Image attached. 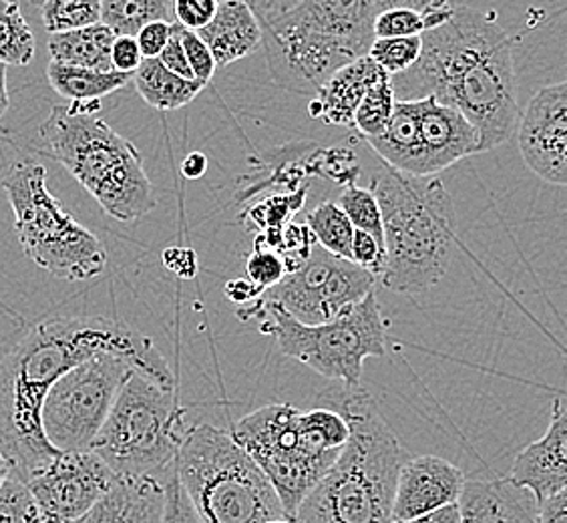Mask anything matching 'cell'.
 Returning a JSON list of instances; mask_svg holds the SVG:
<instances>
[{"label":"cell","instance_id":"7a4b0ae2","mask_svg":"<svg viewBox=\"0 0 567 523\" xmlns=\"http://www.w3.org/2000/svg\"><path fill=\"white\" fill-rule=\"evenodd\" d=\"M391 83L396 101L433 98L461 113L480 153L507 142L519 120L513 43L495 12L453 4L447 22L421 34L415 65Z\"/></svg>","mask_w":567,"mask_h":523},{"label":"cell","instance_id":"7dc6e473","mask_svg":"<svg viewBox=\"0 0 567 523\" xmlns=\"http://www.w3.org/2000/svg\"><path fill=\"white\" fill-rule=\"evenodd\" d=\"M539 523H567V493H557L556 498L539 505Z\"/></svg>","mask_w":567,"mask_h":523},{"label":"cell","instance_id":"ab89813d","mask_svg":"<svg viewBox=\"0 0 567 523\" xmlns=\"http://www.w3.org/2000/svg\"><path fill=\"white\" fill-rule=\"evenodd\" d=\"M162 523H202L196 510L187 500L186 491L175 478V471L165 481V503Z\"/></svg>","mask_w":567,"mask_h":523},{"label":"cell","instance_id":"d6986e66","mask_svg":"<svg viewBox=\"0 0 567 523\" xmlns=\"http://www.w3.org/2000/svg\"><path fill=\"white\" fill-rule=\"evenodd\" d=\"M461 523H539V505L507 480L465 483L457 502Z\"/></svg>","mask_w":567,"mask_h":523},{"label":"cell","instance_id":"681fc988","mask_svg":"<svg viewBox=\"0 0 567 523\" xmlns=\"http://www.w3.org/2000/svg\"><path fill=\"white\" fill-rule=\"evenodd\" d=\"M393 523H461V515H458L457 505H449V507H443L439 512L426 513V515H421V517Z\"/></svg>","mask_w":567,"mask_h":523},{"label":"cell","instance_id":"bcb514c9","mask_svg":"<svg viewBox=\"0 0 567 523\" xmlns=\"http://www.w3.org/2000/svg\"><path fill=\"white\" fill-rule=\"evenodd\" d=\"M224 295L228 300H231L234 305L246 306L258 300L264 295L262 290L258 286H254L250 280L246 278H236V280H229L224 288Z\"/></svg>","mask_w":567,"mask_h":523},{"label":"cell","instance_id":"d590c367","mask_svg":"<svg viewBox=\"0 0 567 523\" xmlns=\"http://www.w3.org/2000/svg\"><path fill=\"white\" fill-rule=\"evenodd\" d=\"M174 27L175 33L179 37L182 49H184V53H186L187 65L192 69L194 81L199 83L202 88H206L209 81H212L214 73H216V69H218L214 57H212L208 47L204 44V41H202L196 33L182 29L177 22H175Z\"/></svg>","mask_w":567,"mask_h":523},{"label":"cell","instance_id":"f5cc1de1","mask_svg":"<svg viewBox=\"0 0 567 523\" xmlns=\"http://www.w3.org/2000/svg\"><path fill=\"white\" fill-rule=\"evenodd\" d=\"M266 523H296L295 520H290V517H278V520H270V522Z\"/></svg>","mask_w":567,"mask_h":523},{"label":"cell","instance_id":"836d02e7","mask_svg":"<svg viewBox=\"0 0 567 523\" xmlns=\"http://www.w3.org/2000/svg\"><path fill=\"white\" fill-rule=\"evenodd\" d=\"M421 55V37L404 39H374L369 59L389 76H396L415 65Z\"/></svg>","mask_w":567,"mask_h":523},{"label":"cell","instance_id":"e575fe53","mask_svg":"<svg viewBox=\"0 0 567 523\" xmlns=\"http://www.w3.org/2000/svg\"><path fill=\"white\" fill-rule=\"evenodd\" d=\"M0 523H43L31 491L12 473L0 485Z\"/></svg>","mask_w":567,"mask_h":523},{"label":"cell","instance_id":"603a6c76","mask_svg":"<svg viewBox=\"0 0 567 523\" xmlns=\"http://www.w3.org/2000/svg\"><path fill=\"white\" fill-rule=\"evenodd\" d=\"M115 41V33L105 24H93L71 33L51 34L49 39V53L51 61L61 65L81 66L91 71L110 73L111 47Z\"/></svg>","mask_w":567,"mask_h":523},{"label":"cell","instance_id":"8992f818","mask_svg":"<svg viewBox=\"0 0 567 523\" xmlns=\"http://www.w3.org/2000/svg\"><path fill=\"white\" fill-rule=\"evenodd\" d=\"M229 435L260 468L292 520L337 463L349 441V425L328 407L300 411L295 404L272 403L241 417Z\"/></svg>","mask_w":567,"mask_h":523},{"label":"cell","instance_id":"c3c4849f","mask_svg":"<svg viewBox=\"0 0 567 523\" xmlns=\"http://www.w3.org/2000/svg\"><path fill=\"white\" fill-rule=\"evenodd\" d=\"M208 172V157L202 152L187 153L186 160L182 162V175L186 180H199Z\"/></svg>","mask_w":567,"mask_h":523},{"label":"cell","instance_id":"5b68a950","mask_svg":"<svg viewBox=\"0 0 567 523\" xmlns=\"http://www.w3.org/2000/svg\"><path fill=\"white\" fill-rule=\"evenodd\" d=\"M369 189L381 207L382 286L399 295L431 290L445 278L457 238L447 187L439 175L415 177L381 162Z\"/></svg>","mask_w":567,"mask_h":523},{"label":"cell","instance_id":"484cf974","mask_svg":"<svg viewBox=\"0 0 567 523\" xmlns=\"http://www.w3.org/2000/svg\"><path fill=\"white\" fill-rule=\"evenodd\" d=\"M150 22L174 24V0H103L101 24L115 37H137Z\"/></svg>","mask_w":567,"mask_h":523},{"label":"cell","instance_id":"e0dca14e","mask_svg":"<svg viewBox=\"0 0 567 523\" xmlns=\"http://www.w3.org/2000/svg\"><path fill=\"white\" fill-rule=\"evenodd\" d=\"M467 478L439 455L404 459L394 488L393 522H404L457 505Z\"/></svg>","mask_w":567,"mask_h":523},{"label":"cell","instance_id":"cb8c5ba5","mask_svg":"<svg viewBox=\"0 0 567 523\" xmlns=\"http://www.w3.org/2000/svg\"><path fill=\"white\" fill-rule=\"evenodd\" d=\"M132 81L143 101L157 111L182 110L204 89L196 81H186L169 73L157 59H143Z\"/></svg>","mask_w":567,"mask_h":523},{"label":"cell","instance_id":"1f68e13d","mask_svg":"<svg viewBox=\"0 0 567 523\" xmlns=\"http://www.w3.org/2000/svg\"><path fill=\"white\" fill-rule=\"evenodd\" d=\"M337 206L342 209L352 228L369 234L382 244L381 207L369 187H344Z\"/></svg>","mask_w":567,"mask_h":523},{"label":"cell","instance_id":"f35d334b","mask_svg":"<svg viewBox=\"0 0 567 523\" xmlns=\"http://www.w3.org/2000/svg\"><path fill=\"white\" fill-rule=\"evenodd\" d=\"M350 262L357 264L362 270L371 273L379 280L384 268V246L369 234L354 229L352 246H350Z\"/></svg>","mask_w":567,"mask_h":523},{"label":"cell","instance_id":"7402d4cb","mask_svg":"<svg viewBox=\"0 0 567 523\" xmlns=\"http://www.w3.org/2000/svg\"><path fill=\"white\" fill-rule=\"evenodd\" d=\"M216 61V66H228L251 55L262 44V31L248 2L221 0L206 29L196 33Z\"/></svg>","mask_w":567,"mask_h":523},{"label":"cell","instance_id":"6da1fadb","mask_svg":"<svg viewBox=\"0 0 567 523\" xmlns=\"http://www.w3.org/2000/svg\"><path fill=\"white\" fill-rule=\"evenodd\" d=\"M111 352L145 379L175 389V377L150 337L105 317L39 320L0 360V453L22 483L59 455L43 433L44 397L76 365Z\"/></svg>","mask_w":567,"mask_h":523},{"label":"cell","instance_id":"ac0fdd59","mask_svg":"<svg viewBox=\"0 0 567 523\" xmlns=\"http://www.w3.org/2000/svg\"><path fill=\"white\" fill-rule=\"evenodd\" d=\"M505 480L513 488L529 493L537 505L566 491L567 411L564 394H559L554 403L544 437L517 453Z\"/></svg>","mask_w":567,"mask_h":523},{"label":"cell","instance_id":"44dd1931","mask_svg":"<svg viewBox=\"0 0 567 523\" xmlns=\"http://www.w3.org/2000/svg\"><path fill=\"white\" fill-rule=\"evenodd\" d=\"M381 75H384V71L381 66L374 65L369 57H362L359 61L342 66L318 89L317 95L310 101V117L324 121L328 125L352 130L360 101Z\"/></svg>","mask_w":567,"mask_h":523},{"label":"cell","instance_id":"60d3db41","mask_svg":"<svg viewBox=\"0 0 567 523\" xmlns=\"http://www.w3.org/2000/svg\"><path fill=\"white\" fill-rule=\"evenodd\" d=\"M216 7V0H174L175 22L186 31L199 33L214 19Z\"/></svg>","mask_w":567,"mask_h":523},{"label":"cell","instance_id":"3957f363","mask_svg":"<svg viewBox=\"0 0 567 523\" xmlns=\"http://www.w3.org/2000/svg\"><path fill=\"white\" fill-rule=\"evenodd\" d=\"M394 0L248 2L278 88L312 98L342 66L369 55L377 17Z\"/></svg>","mask_w":567,"mask_h":523},{"label":"cell","instance_id":"9c48e42d","mask_svg":"<svg viewBox=\"0 0 567 523\" xmlns=\"http://www.w3.org/2000/svg\"><path fill=\"white\" fill-rule=\"evenodd\" d=\"M0 184L9 197L14 232L27 258L69 283H83L105 273L107 250L103 242L51 194L43 164L33 160L14 162Z\"/></svg>","mask_w":567,"mask_h":523},{"label":"cell","instance_id":"7c38bea8","mask_svg":"<svg viewBox=\"0 0 567 523\" xmlns=\"http://www.w3.org/2000/svg\"><path fill=\"white\" fill-rule=\"evenodd\" d=\"M367 143L382 164L415 177H433L480 153L477 131L433 98L396 101L386 130Z\"/></svg>","mask_w":567,"mask_h":523},{"label":"cell","instance_id":"8d00e7d4","mask_svg":"<svg viewBox=\"0 0 567 523\" xmlns=\"http://www.w3.org/2000/svg\"><path fill=\"white\" fill-rule=\"evenodd\" d=\"M312 248H315V238L310 229L306 228V224H298V222L286 224L282 228L280 250H278L282 256L286 274L298 270L310 258Z\"/></svg>","mask_w":567,"mask_h":523},{"label":"cell","instance_id":"f546056e","mask_svg":"<svg viewBox=\"0 0 567 523\" xmlns=\"http://www.w3.org/2000/svg\"><path fill=\"white\" fill-rule=\"evenodd\" d=\"M41 19L47 33L79 31L101 22L99 0H47L41 4Z\"/></svg>","mask_w":567,"mask_h":523},{"label":"cell","instance_id":"8fae6325","mask_svg":"<svg viewBox=\"0 0 567 523\" xmlns=\"http://www.w3.org/2000/svg\"><path fill=\"white\" fill-rule=\"evenodd\" d=\"M186 409L175 389L133 372L121 387L91 449L117 478L167 480L186 435Z\"/></svg>","mask_w":567,"mask_h":523},{"label":"cell","instance_id":"f907efd6","mask_svg":"<svg viewBox=\"0 0 567 523\" xmlns=\"http://www.w3.org/2000/svg\"><path fill=\"white\" fill-rule=\"evenodd\" d=\"M11 105V98H9V89H7V66L0 65V120L7 113Z\"/></svg>","mask_w":567,"mask_h":523},{"label":"cell","instance_id":"b9f144b4","mask_svg":"<svg viewBox=\"0 0 567 523\" xmlns=\"http://www.w3.org/2000/svg\"><path fill=\"white\" fill-rule=\"evenodd\" d=\"M142 51L133 37H115L111 47V69L115 73L133 75L142 65Z\"/></svg>","mask_w":567,"mask_h":523},{"label":"cell","instance_id":"83f0119b","mask_svg":"<svg viewBox=\"0 0 567 523\" xmlns=\"http://www.w3.org/2000/svg\"><path fill=\"white\" fill-rule=\"evenodd\" d=\"M34 51L37 41L19 2L0 0V65H31Z\"/></svg>","mask_w":567,"mask_h":523},{"label":"cell","instance_id":"5bb4252c","mask_svg":"<svg viewBox=\"0 0 567 523\" xmlns=\"http://www.w3.org/2000/svg\"><path fill=\"white\" fill-rule=\"evenodd\" d=\"M377 278L350 260H342L315 244L310 258L266 290L260 300L282 308L288 317L317 327L359 305L374 290Z\"/></svg>","mask_w":567,"mask_h":523},{"label":"cell","instance_id":"4dcf8cb0","mask_svg":"<svg viewBox=\"0 0 567 523\" xmlns=\"http://www.w3.org/2000/svg\"><path fill=\"white\" fill-rule=\"evenodd\" d=\"M308 187H300L292 194H270L246 212V219L260 232L282 229L286 224L295 222V216L305 207Z\"/></svg>","mask_w":567,"mask_h":523},{"label":"cell","instance_id":"30bf717a","mask_svg":"<svg viewBox=\"0 0 567 523\" xmlns=\"http://www.w3.org/2000/svg\"><path fill=\"white\" fill-rule=\"evenodd\" d=\"M238 318L241 322H258L260 332L272 337L286 357L300 360L312 371L344 387H360L364 360L384 357L386 352V322L374 290L359 305L317 327L298 322L282 308L260 298L240 306Z\"/></svg>","mask_w":567,"mask_h":523},{"label":"cell","instance_id":"d6a6232c","mask_svg":"<svg viewBox=\"0 0 567 523\" xmlns=\"http://www.w3.org/2000/svg\"><path fill=\"white\" fill-rule=\"evenodd\" d=\"M423 2H404L394 0L393 7L382 11L372 33L374 39H404V37H421L425 33V19L421 14Z\"/></svg>","mask_w":567,"mask_h":523},{"label":"cell","instance_id":"7bdbcfd3","mask_svg":"<svg viewBox=\"0 0 567 523\" xmlns=\"http://www.w3.org/2000/svg\"><path fill=\"white\" fill-rule=\"evenodd\" d=\"M172 37V24L167 22H150L143 27L142 31L135 37L137 47L142 51L143 59H157L162 55L165 44Z\"/></svg>","mask_w":567,"mask_h":523},{"label":"cell","instance_id":"9a60e30c","mask_svg":"<svg viewBox=\"0 0 567 523\" xmlns=\"http://www.w3.org/2000/svg\"><path fill=\"white\" fill-rule=\"evenodd\" d=\"M117 475L93 451L59 453L24 481L43 523H73L97 505Z\"/></svg>","mask_w":567,"mask_h":523},{"label":"cell","instance_id":"f1b7e54d","mask_svg":"<svg viewBox=\"0 0 567 523\" xmlns=\"http://www.w3.org/2000/svg\"><path fill=\"white\" fill-rule=\"evenodd\" d=\"M394 103L396 99H394L393 83H391V76L384 73L372 83L367 95L360 101L359 110L354 113L352 130L359 131L364 142L379 137L391 121Z\"/></svg>","mask_w":567,"mask_h":523},{"label":"cell","instance_id":"277c9868","mask_svg":"<svg viewBox=\"0 0 567 523\" xmlns=\"http://www.w3.org/2000/svg\"><path fill=\"white\" fill-rule=\"evenodd\" d=\"M347 421L349 441L337 463L296 510V523H393L394 488L403 448L362 384L324 394Z\"/></svg>","mask_w":567,"mask_h":523},{"label":"cell","instance_id":"816d5d0a","mask_svg":"<svg viewBox=\"0 0 567 523\" xmlns=\"http://www.w3.org/2000/svg\"><path fill=\"white\" fill-rule=\"evenodd\" d=\"M12 468L11 463H9V459L4 458L2 453H0V485L4 483V481L11 478Z\"/></svg>","mask_w":567,"mask_h":523},{"label":"cell","instance_id":"ffe728a7","mask_svg":"<svg viewBox=\"0 0 567 523\" xmlns=\"http://www.w3.org/2000/svg\"><path fill=\"white\" fill-rule=\"evenodd\" d=\"M165 481L117 478L107 495L73 523H162Z\"/></svg>","mask_w":567,"mask_h":523},{"label":"cell","instance_id":"ee69618b","mask_svg":"<svg viewBox=\"0 0 567 523\" xmlns=\"http://www.w3.org/2000/svg\"><path fill=\"white\" fill-rule=\"evenodd\" d=\"M174 24H172V37H169V41L165 44L162 55L157 57V61H159L169 73L182 76V79H186V81H194L192 69L187 65L186 53H184V49H182L179 37L175 33Z\"/></svg>","mask_w":567,"mask_h":523},{"label":"cell","instance_id":"2e32d148","mask_svg":"<svg viewBox=\"0 0 567 523\" xmlns=\"http://www.w3.org/2000/svg\"><path fill=\"white\" fill-rule=\"evenodd\" d=\"M525 165L547 184H567V83L559 81L535 93L519 125Z\"/></svg>","mask_w":567,"mask_h":523},{"label":"cell","instance_id":"52a82bcc","mask_svg":"<svg viewBox=\"0 0 567 523\" xmlns=\"http://www.w3.org/2000/svg\"><path fill=\"white\" fill-rule=\"evenodd\" d=\"M39 137L44 155L63 165L111 218L135 222L157 207L142 153L97 113L55 105Z\"/></svg>","mask_w":567,"mask_h":523},{"label":"cell","instance_id":"4fadbf2b","mask_svg":"<svg viewBox=\"0 0 567 523\" xmlns=\"http://www.w3.org/2000/svg\"><path fill=\"white\" fill-rule=\"evenodd\" d=\"M125 359L101 352L76 365L44 397L41 425L59 453L89 451L121 387L133 375Z\"/></svg>","mask_w":567,"mask_h":523},{"label":"cell","instance_id":"d4e9b609","mask_svg":"<svg viewBox=\"0 0 567 523\" xmlns=\"http://www.w3.org/2000/svg\"><path fill=\"white\" fill-rule=\"evenodd\" d=\"M47 79L61 98L69 99L71 103H85V101H101V98L120 91L132 81L133 75H123L115 71L101 73V71L61 65L51 61L47 65Z\"/></svg>","mask_w":567,"mask_h":523},{"label":"cell","instance_id":"f6af8a7d","mask_svg":"<svg viewBox=\"0 0 567 523\" xmlns=\"http://www.w3.org/2000/svg\"><path fill=\"white\" fill-rule=\"evenodd\" d=\"M164 264L167 270L182 276V278H194L197 274V254L192 248H167L164 250Z\"/></svg>","mask_w":567,"mask_h":523},{"label":"cell","instance_id":"74e56055","mask_svg":"<svg viewBox=\"0 0 567 523\" xmlns=\"http://www.w3.org/2000/svg\"><path fill=\"white\" fill-rule=\"evenodd\" d=\"M246 274L254 286H258L262 293H266L282 280L286 276V266L280 254L254 248L246 260Z\"/></svg>","mask_w":567,"mask_h":523},{"label":"cell","instance_id":"4316f807","mask_svg":"<svg viewBox=\"0 0 567 523\" xmlns=\"http://www.w3.org/2000/svg\"><path fill=\"white\" fill-rule=\"evenodd\" d=\"M305 224L306 228L310 229L317 246L337 258L350 260L354 228L350 226L349 219L337 206V202H322L317 207H312L306 214Z\"/></svg>","mask_w":567,"mask_h":523},{"label":"cell","instance_id":"ba28073f","mask_svg":"<svg viewBox=\"0 0 567 523\" xmlns=\"http://www.w3.org/2000/svg\"><path fill=\"white\" fill-rule=\"evenodd\" d=\"M174 471L202 523L286 517L266 475L224 429L208 423L187 427Z\"/></svg>","mask_w":567,"mask_h":523}]
</instances>
